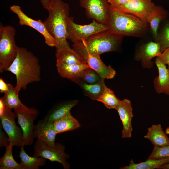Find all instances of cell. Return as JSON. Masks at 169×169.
Segmentation results:
<instances>
[{
    "label": "cell",
    "instance_id": "35",
    "mask_svg": "<svg viewBox=\"0 0 169 169\" xmlns=\"http://www.w3.org/2000/svg\"><path fill=\"white\" fill-rule=\"evenodd\" d=\"M131 0H107L110 6L115 7L125 4Z\"/></svg>",
    "mask_w": 169,
    "mask_h": 169
},
{
    "label": "cell",
    "instance_id": "28",
    "mask_svg": "<svg viewBox=\"0 0 169 169\" xmlns=\"http://www.w3.org/2000/svg\"><path fill=\"white\" fill-rule=\"evenodd\" d=\"M13 145L10 143L6 147V151L0 159V169H21L20 164L18 163L13 157L12 149Z\"/></svg>",
    "mask_w": 169,
    "mask_h": 169
},
{
    "label": "cell",
    "instance_id": "23",
    "mask_svg": "<svg viewBox=\"0 0 169 169\" xmlns=\"http://www.w3.org/2000/svg\"><path fill=\"white\" fill-rule=\"evenodd\" d=\"M57 134L72 131L80 127L81 125L70 111L54 123Z\"/></svg>",
    "mask_w": 169,
    "mask_h": 169
},
{
    "label": "cell",
    "instance_id": "5",
    "mask_svg": "<svg viewBox=\"0 0 169 169\" xmlns=\"http://www.w3.org/2000/svg\"><path fill=\"white\" fill-rule=\"evenodd\" d=\"M15 28L12 26L0 25V73L7 71L15 59L17 47Z\"/></svg>",
    "mask_w": 169,
    "mask_h": 169
},
{
    "label": "cell",
    "instance_id": "22",
    "mask_svg": "<svg viewBox=\"0 0 169 169\" xmlns=\"http://www.w3.org/2000/svg\"><path fill=\"white\" fill-rule=\"evenodd\" d=\"M144 137L149 140L154 146H163L169 145V138L160 124L153 125L148 128Z\"/></svg>",
    "mask_w": 169,
    "mask_h": 169
},
{
    "label": "cell",
    "instance_id": "33",
    "mask_svg": "<svg viewBox=\"0 0 169 169\" xmlns=\"http://www.w3.org/2000/svg\"><path fill=\"white\" fill-rule=\"evenodd\" d=\"M157 57L164 64L168 65V69L169 70V47L164 50Z\"/></svg>",
    "mask_w": 169,
    "mask_h": 169
},
{
    "label": "cell",
    "instance_id": "16",
    "mask_svg": "<svg viewBox=\"0 0 169 169\" xmlns=\"http://www.w3.org/2000/svg\"><path fill=\"white\" fill-rule=\"evenodd\" d=\"M89 67L96 72L103 79H111L116 74L110 65L107 66L101 60L100 55H88L84 59Z\"/></svg>",
    "mask_w": 169,
    "mask_h": 169
},
{
    "label": "cell",
    "instance_id": "6",
    "mask_svg": "<svg viewBox=\"0 0 169 169\" xmlns=\"http://www.w3.org/2000/svg\"><path fill=\"white\" fill-rule=\"evenodd\" d=\"M14 110L23 131V145H32L35 138L34 121L39 115V111L34 107H28L23 103Z\"/></svg>",
    "mask_w": 169,
    "mask_h": 169
},
{
    "label": "cell",
    "instance_id": "26",
    "mask_svg": "<svg viewBox=\"0 0 169 169\" xmlns=\"http://www.w3.org/2000/svg\"><path fill=\"white\" fill-rule=\"evenodd\" d=\"M167 15V11L162 7L156 6L149 16L147 23L149 25L152 33L155 38L158 35V30L159 23Z\"/></svg>",
    "mask_w": 169,
    "mask_h": 169
},
{
    "label": "cell",
    "instance_id": "39",
    "mask_svg": "<svg viewBox=\"0 0 169 169\" xmlns=\"http://www.w3.org/2000/svg\"><path fill=\"white\" fill-rule=\"evenodd\" d=\"M165 132L166 134H169V127H167L166 129Z\"/></svg>",
    "mask_w": 169,
    "mask_h": 169
},
{
    "label": "cell",
    "instance_id": "30",
    "mask_svg": "<svg viewBox=\"0 0 169 169\" xmlns=\"http://www.w3.org/2000/svg\"><path fill=\"white\" fill-rule=\"evenodd\" d=\"M102 78L94 70L89 67L85 69L81 77L79 79L88 84H94L100 81Z\"/></svg>",
    "mask_w": 169,
    "mask_h": 169
},
{
    "label": "cell",
    "instance_id": "2",
    "mask_svg": "<svg viewBox=\"0 0 169 169\" xmlns=\"http://www.w3.org/2000/svg\"><path fill=\"white\" fill-rule=\"evenodd\" d=\"M69 4L62 0H49L48 16L43 22L57 43L56 48L70 45L67 41L66 21L69 14Z\"/></svg>",
    "mask_w": 169,
    "mask_h": 169
},
{
    "label": "cell",
    "instance_id": "27",
    "mask_svg": "<svg viewBox=\"0 0 169 169\" xmlns=\"http://www.w3.org/2000/svg\"><path fill=\"white\" fill-rule=\"evenodd\" d=\"M8 90L4 93L3 97L0 99L7 107L12 110L18 107L22 103L16 92L15 87L10 83H8Z\"/></svg>",
    "mask_w": 169,
    "mask_h": 169
},
{
    "label": "cell",
    "instance_id": "14",
    "mask_svg": "<svg viewBox=\"0 0 169 169\" xmlns=\"http://www.w3.org/2000/svg\"><path fill=\"white\" fill-rule=\"evenodd\" d=\"M161 44L158 41H150L144 44L136 54L137 60H141L143 67L150 68L152 67L151 61L154 57H158L161 54Z\"/></svg>",
    "mask_w": 169,
    "mask_h": 169
},
{
    "label": "cell",
    "instance_id": "37",
    "mask_svg": "<svg viewBox=\"0 0 169 169\" xmlns=\"http://www.w3.org/2000/svg\"><path fill=\"white\" fill-rule=\"evenodd\" d=\"M43 7L47 10H48L49 3V0H40Z\"/></svg>",
    "mask_w": 169,
    "mask_h": 169
},
{
    "label": "cell",
    "instance_id": "9",
    "mask_svg": "<svg viewBox=\"0 0 169 169\" xmlns=\"http://www.w3.org/2000/svg\"><path fill=\"white\" fill-rule=\"evenodd\" d=\"M79 3L89 18L107 25L110 10L107 0H80Z\"/></svg>",
    "mask_w": 169,
    "mask_h": 169
},
{
    "label": "cell",
    "instance_id": "19",
    "mask_svg": "<svg viewBox=\"0 0 169 169\" xmlns=\"http://www.w3.org/2000/svg\"><path fill=\"white\" fill-rule=\"evenodd\" d=\"M56 64L75 65L86 64L81 56L70 46L56 48Z\"/></svg>",
    "mask_w": 169,
    "mask_h": 169
},
{
    "label": "cell",
    "instance_id": "8",
    "mask_svg": "<svg viewBox=\"0 0 169 169\" xmlns=\"http://www.w3.org/2000/svg\"><path fill=\"white\" fill-rule=\"evenodd\" d=\"M33 156L41 157L52 162L60 163L64 169H69L70 164L66 161L69 155L65 152V147L61 143H55V146H50L41 140L37 139L34 146Z\"/></svg>",
    "mask_w": 169,
    "mask_h": 169
},
{
    "label": "cell",
    "instance_id": "12",
    "mask_svg": "<svg viewBox=\"0 0 169 169\" xmlns=\"http://www.w3.org/2000/svg\"><path fill=\"white\" fill-rule=\"evenodd\" d=\"M10 9L17 15L21 25L29 26L39 32L44 37L45 43L48 46L56 48L57 47V41L49 33L43 21L40 20H36L30 18L23 12L19 6H11Z\"/></svg>",
    "mask_w": 169,
    "mask_h": 169
},
{
    "label": "cell",
    "instance_id": "40",
    "mask_svg": "<svg viewBox=\"0 0 169 169\" xmlns=\"http://www.w3.org/2000/svg\"><path fill=\"white\" fill-rule=\"evenodd\" d=\"M167 165H169V163H167L166 164Z\"/></svg>",
    "mask_w": 169,
    "mask_h": 169
},
{
    "label": "cell",
    "instance_id": "15",
    "mask_svg": "<svg viewBox=\"0 0 169 169\" xmlns=\"http://www.w3.org/2000/svg\"><path fill=\"white\" fill-rule=\"evenodd\" d=\"M57 134L54 123L48 122L42 119L39 121L35 126L34 131L35 138L41 140L50 146H55Z\"/></svg>",
    "mask_w": 169,
    "mask_h": 169
},
{
    "label": "cell",
    "instance_id": "7",
    "mask_svg": "<svg viewBox=\"0 0 169 169\" xmlns=\"http://www.w3.org/2000/svg\"><path fill=\"white\" fill-rule=\"evenodd\" d=\"M67 39L75 43L96 33L108 30L107 25L94 19L90 24L80 25L75 23L73 18L68 17L66 21Z\"/></svg>",
    "mask_w": 169,
    "mask_h": 169
},
{
    "label": "cell",
    "instance_id": "17",
    "mask_svg": "<svg viewBox=\"0 0 169 169\" xmlns=\"http://www.w3.org/2000/svg\"><path fill=\"white\" fill-rule=\"evenodd\" d=\"M78 102L77 100H72L57 103L48 110L43 119L47 122L54 123L70 112Z\"/></svg>",
    "mask_w": 169,
    "mask_h": 169
},
{
    "label": "cell",
    "instance_id": "21",
    "mask_svg": "<svg viewBox=\"0 0 169 169\" xmlns=\"http://www.w3.org/2000/svg\"><path fill=\"white\" fill-rule=\"evenodd\" d=\"M57 70L60 75L63 78L71 81L80 79L84 70L89 67L87 64L75 65H67L63 64H56Z\"/></svg>",
    "mask_w": 169,
    "mask_h": 169
},
{
    "label": "cell",
    "instance_id": "13",
    "mask_svg": "<svg viewBox=\"0 0 169 169\" xmlns=\"http://www.w3.org/2000/svg\"><path fill=\"white\" fill-rule=\"evenodd\" d=\"M116 110L118 112L123 125L122 138H131L133 130L131 120L133 117L131 101L127 99L121 100Z\"/></svg>",
    "mask_w": 169,
    "mask_h": 169
},
{
    "label": "cell",
    "instance_id": "34",
    "mask_svg": "<svg viewBox=\"0 0 169 169\" xmlns=\"http://www.w3.org/2000/svg\"><path fill=\"white\" fill-rule=\"evenodd\" d=\"M0 147L5 146H8L9 144L8 137H7L4 133L1 130L0 127Z\"/></svg>",
    "mask_w": 169,
    "mask_h": 169
},
{
    "label": "cell",
    "instance_id": "18",
    "mask_svg": "<svg viewBox=\"0 0 169 169\" xmlns=\"http://www.w3.org/2000/svg\"><path fill=\"white\" fill-rule=\"evenodd\" d=\"M155 63L158 69L159 75L154 81L155 90L158 93L169 95V70L158 57Z\"/></svg>",
    "mask_w": 169,
    "mask_h": 169
},
{
    "label": "cell",
    "instance_id": "10",
    "mask_svg": "<svg viewBox=\"0 0 169 169\" xmlns=\"http://www.w3.org/2000/svg\"><path fill=\"white\" fill-rule=\"evenodd\" d=\"M16 117L14 112L6 106L0 114L2 126L8 136L9 143L20 147L23 145V133L16 123Z\"/></svg>",
    "mask_w": 169,
    "mask_h": 169
},
{
    "label": "cell",
    "instance_id": "25",
    "mask_svg": "<svg viewBox=\"0 0 169 169\" xmlns=\"http://www.w3.org/2000/svg\"><path fill=\"white\" fill-rule=\"evenodd\" d=\"M169 163V157L165 158L155 159L148 158L144 162L135 163L133 159L131 160L130 164L120 169H160L163 165Z\"/></svg>",
    "mask_w": 169,
    "mask_h": 169
},
{
    "label": "cell",
    "instance_id": "38",
    "mask_svg": "<svg viewBox=\"0 0 169 169\" xmlns=\"http://www.w3.org/2000/svg\"><path fill=\"white\" fill-rule=\"evenodd\" d=\"M160 169H169V165H167L166 164L162 165Z\"/></svg>",
    "mask_w": 169,
    "mask_h": 169
},
{
    "label": "cell",
    "instance_id": "29",
    "mask_svg": "<svg viewBox=\"0 0 169 169\" xmlns=\"http://www.w3.org/2000/svg\"><path fill=\"white\" fill-rule=\"evenodd\" d=\"M96 100L102 103L108 109H115L121 101L116 96L113 91L107 87Z\"/></svg>",
    "mask_w": 169,
    "mask_h": 169
},
{
    "label": "cell",
    "instance_id": "20",
    "mask_svg": "<svg viewBox=\"0 0 169 169\" xmlns=\"http://www.w3.org/2000/svg\"><path fill=\"white\" fill-rule=\"evenodd\" d=\"M72 81L80 87L85 95L93 100H96L107 87L103 78L94 84L87 83L79 79H74Z\"/></svg>",
    "mask_w": 169,
    "mask_h": 169
},
{
    "label": "cell",
    "instance_id": "4",
    "mask_svg": "<svg viewBox=\"0 0 169 169\" xmlns=\"http://www.w3.org/2000/svg\"><path fill=\"white\" fill-rule=\"evenodd\" d=\"M149 24L136 17L110 6L108 30L123 36L140 37L145 34Z\"/></svg>",
    "mask_w": 169,
    "mask_h": 169
},
{
    "label": "cell",
    "instance_id": "32",
    "mask_svg": "<svg viewBox=\"0 0 169 169\" xmlns=\"http://www.w3.org/2000/svg\"><path fill=\"white\" fill-rule=\"evenodd\" d=\"M169 157V145L163 146H154L148 158L159 159Z\"/></svg>",
    "mask_w": 169,
    "mask_h": 169
},
{
    "label": "cell",
    "instance_id": "11",
    "mask_svg": "<svg viewBox=\"0 0 169 169\" xmlns=\"http://www.w3.org/2000/svg\"><path fill=\"white\" fill-rule=\"evenodd\" d=\"M156 6L152 0H131L123 4L111 7L134 15L147 23L148 18Z\"/></svg>",
    "mask_w": 169,
    "mask_h": 169
},
{
    "label": "cell",
    "instance_id": "1",
    "mask_svg": "<svg viewBox=\"0 0 169 169\" xmlns=\"http://www.w3.org/2000/svg\"><path fill=\"white\" fill-rule=\"evenodd\" d=\"M7 71L16 76L15 88L18 95L21 89H26L28 84L41 80L39 59L25 48L17 46L16 57Z\"/></svg>",
    "mask_w": 169,
    "mask_h": 169
},
{
    "label": "cell",
    "instance_id": "36",
    "mask_svg": "<svg viewBox=\"0 0 169 169\" xmlns=\"http://www.w3.org/2000/svg\"><path fill=\"white\" fill-rule=\"evenodd\" d=\"M8 89V83H6L2 77L0 79V92L1 93H4Z\"/></svg>",
    "mask_w": 169,
    "mask_h": 169
},
{
    "label": "cell",
    "instance_id": "31",
    "mask_svg": "<svg viewBox=\"0 0 169 169\" xmlns=\"http://www.w3.org/2000/svg\"><path fill=\"white\" fill-rule=\"evenodd\" d=\"M156 39L161 44V53L169 47V23L166 25L161 33L158 34Z\"/></svg>",
    "mask_w": 169,
    "mask_h": 169
},
{
    "label": "cell",
    "instance_id": "24",
    "mask_svg": "<svg viewBox=\"0 0 169 169\" xmlns=\"http://www.w3.org/2000/svg\"><path fill=\"white\" fill-rule=\"evenodd\" d=\"M24 145L20 147L19 157L21 159L19 163L21 169H38L44 166L46 159L41 157H31L25 151Z\"/></svg>",
    "mask_w": 169,
    "mask_h": 169
},
{
    "label": "cell",
    "instance_id": "3",
    "mask_svg": "<svg viewBox=\"0 0 169 169\" xmlns=\"http://www.w3.org/2000/svg\"><path fill=\"white\" fill-rule=\"evenodd\" d=\"M123 37L107 30L74 43L73 49L83 59L89 55H100L104 53L116 51Z\"/></svg>",
    "mask_w": 169,
    "mask_h": 169
}]
</instances>
